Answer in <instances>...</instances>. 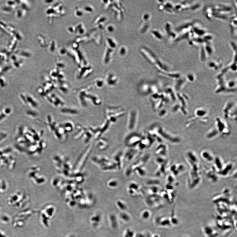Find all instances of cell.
I'll list each match as a JSON object with an SVG mask.
<instances>
[{"mask_svg":"<svg viewBox=\"0 0 237 237\" xmlns=\"http://www.w3.org/2000/svg\"><path fill=\"white\" fill-rule=\"evenodd\" d=\"M216 227L220 234L229 233L234 228V224L229 218L224 219L218 216L216 218Z\"/></svg>","mask_w":237,"mask_h":237,"instance_id":"6da1fadb","label":"cell"},{"mask_svg":"<svg viewBox=\"0 0 237 237\" xmlns=\"http://www.w3.org/2000/svg\"><path fill=\"white\" fill-rule=\"evenodd\" d=\"M154 223L156 225L163 228L173 227L171 215L169 216H158L155 217Z\"/></svg>","mask_w":237,"mask_h":237,"instance_id":"7a4b0ae2","label":"cell"},{"mask_svg":"<svg viewBox=\"0 0 237 237\" xmlns=\"http://www.w3.org/2000/svg\"><path fill=\"white\" fill-rule=\"evenodd\" d=\"M202 231L205 237H219L220 233L216 226L207 225L203 226Z\"/></svg>","mask_w":237,"mask_h":237,"instance_id":"3957f363","label":"cell"},{"mask_svg":"<svg viewBox=\"0 0 237 237\" xmlns=\"http://www.w3.org/2000/svg\"><path fill=\"white\" fill-rule=\"evenodd\" d=\"M143 47L142 49V52L144 56L146 58V59L149 61L150 63L153 64L154 65H158L159 67L161 66V62L155 54L148 49L146 48L145 47Z\"/></svg>","mask_w":237,"mask_h":237,"instance_id":"277c9868","label":"cell"},{"mask_svg":"<svg viewBox=\"0 0 237 237\" xmlns=\"http://www.w3.org/2000/svg\"><path fill=\"white\" fill-rule=\"evenodd\" d=\"M108 219L110 228L113 230L117 229L119 226V220L117 216L114 213H110L108 215Z\"/></svg>","mask_w":237,"mask_h":237,"instance_id":"5b68a950","label":"cell"},{"mask_svg":"<svg viewBox=\"0 0 237 237\" xmlns=\"http://www.w3.org/2000/svg\"><path fill=\"white\" fill-rule=\"evenodd\" d=\"M119 221L124 224H127L131 222L132 220V216L126 211L120 212L117 215Z\"/></svg>","mask_w":237,"mask_h":237,"instance_id":"8992f818","label":"cell"},{"mask_svg":"<svg viewBox=\"0 0 237 237\" xmlns=\"http://www.w3.org/2000/svg\"><path fill=\"white\" fill-rule=\"evenodd\" d=\"M115 205L117 209L120 211V212L126 211L128 209L127 204L124 201L121 200H118L115 203Z\"/></svg>","mask_w":237,"mask_h":237,"instance_id":"52a82bcc","label":"cell"},{"mask_svg":"<svg viewBox=\"0 0 237 237\" xmlns=\"http://www.w3.org/2000/svg\"><path fill=\"white\" fill-rule=\"evenodd\" d=\"M140 216L143 220L147 221L149 220L152 216L151 211L148 209H145L141 211Z\"/></svg>","mask_w":237,"mask_h":237,"instance_id":"ba28073f","label":"cell"},{"mask_svg":"<svg viewBox=\"0 0 237 237\" xmlns=\"http://www.w3.org/2000/svg\"><path fill=\"white\" fill-rule=\"evenodd\" d=\"M136 233L134 230L130 228H127L124 230L123 237H135Z\"/></svg>","mask_w":237,"mask_h":237,"instance_id":"9c48e42d","label":"cell"},{"mask_svg":"<svg viewBox=\"0 0 237 237\" xmlns=\"http://www.w3.org/2000/svg\"><path fill=\"white\" fill-rule=\"evenodd\" d=\"M201 155H202L203 158L204 159H206L207 161H210L213 160L212 156H211V154L209 152L207 151L204 152Z\"/></svg>","mask_w":237,"mask_h":237,"instance_id":"30bf717a","label":"cell"},{"mask_svg":"<svg viewBox=\"0 0 237 237\" xmlns=\"http://www.w3.org/2000/svg\"><path fill=\"white\" fill-rule=\"evenodd\" d=\"M84 10L86 12L92 13L94 11V8L90 5H86L84 7Z\"/></svg>","mask_w":237,"mask_h":237,"instance_id":"8fae6325","label":"cell"},{"mask_svg":"<svg viewBox=\"0 0 237 237\" xmlns=\"http://www.w3.org/2000/svg\"><path fill=\"white\" fill-rule=\"evenodd\" d=\"M75 14L76 16L80 17H81L84 14L83 11L77 8L76 9L75 11Z\"/></svg>","mask_w":237,"mask_h":237,"instance_id":"7c38bea8","label":"cell"},{"mask_svg":"<svg viewBox=\"0 0 237 237\" xmlns=\"http://www.w3.org/2000/svg\"><path fill=\"white\" fill-rule=\"evenodd\" d=\"M50 44V52H53L56 48V44L55 41H53Z\"/></svg>","mask_w":237,"mask_h":237,"instance_id":"4fadbf2b","label":"cell"},{"mask_svg":"<svg viewBox=\"0 0 237 237\" xmlns=\"http://www.w3.org/2000/svg\"><path fill=\"white\" fill-rule=\"evenodd\" d=\"M135 237H147L146 232H141L136 233Z\"/></svg>","mask_w":237,"mask_h":237,"instance_id":"5bb4252c","label":"cell"},{"mask_svg":"<svg viewBox=\"0 0 237 237\" xmlns=\"http://www.w3.org/2000/svg\"><path fill=\"white\" fill-rule=\"evenodd\" d=\"M60 53L62 55H64L66 53V50L64 49H61L60 50Z\"/></svg>","mask_w":237,"mask_h":237,"instance_id":"9a60e30c","label":"cell"},{"mask_svg":"<svg viewBox=\"0 0 237 237\" xmlns=\"http://www.w3.org/2000/svg\"><path fill=\"white\" fill-rule=\"evenodd\" d=\"M183 237H189V236H184Z\"/></svg>","mask_w":237,"mask_h":237,"instance_id":"2e32d148","label":"cell"}]
</instances>
